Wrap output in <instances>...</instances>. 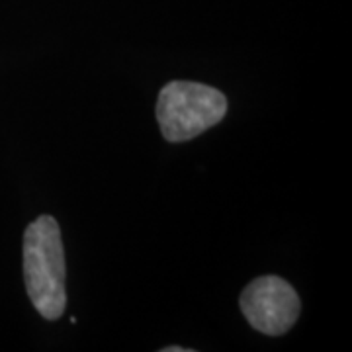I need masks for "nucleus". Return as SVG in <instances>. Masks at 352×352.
Masks as SVG:
<instances>
[{
  "instance_id": "nucleus-1",
  "label": "nucleus",
  "mask_w": 352,
  "mask_h": 352,
  "mask_svg": "<svg viewBox=\"0 0 352 352\" xmlns=\"http://www.w3.org/2000/svg\"><path fill=\"white\" fill-rule=\"evenodd\" d=\"M24 278L38 314L50 321L59 319L67 305L65 251L59 223L51 215H41L25 229Z\"/></svg>"
},
{
  "instance_id": "nucleus-2",
  "label": "nucleus",
  "mask_w": 352,
  "mask_h": 352,
  "mask_svg": "<svg viewBox=\"0 0 352 352\" xmlns=\"http://www.w3.org/2000/svg\"><path fill=\"white\" fill-rule=\"evenodd\" d=\"M226 112L223 92L194 80H173L164 85L155 110L164 139L170 143L198 138L219 124Z\"/></svg>"
},
{
  "instance_id": "nucleus-3",
  "label": "nucleus",
  "mask_w": 352,
  "mask_h": 352,
  "mask_svg": "<svg viewBox=\"0 0 352 352\" xmlns=\"http://www.w3.org/2000/svg\"><path fill=\"white\" fill-rule=\"evenodd\" d=\"M241 311L252 329L278 337L288 333L300 317L298 292L284 278L261 276L243 289L239 298Z\"/></svg>"
},
{
  "instance_id": "nucleus-4",
  "label": "nucleus",
  "mask_w": 352,
  "mask_h": 352,
  "mask_svg": "<svg viewBox=\"0 0 352 352\" xmlns=\"http://www.w3.org/2000/svg\"><path fill=\"white\" fill-rule=\"evenodd\" d=\"M163 352H190V349H180V346H166Z\"/></svg>"
}]
</instances>
